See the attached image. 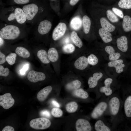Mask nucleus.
<instances>
[{
	"label": "nucleus",
	"mask_w": 131,
	"mask_h": 131,
	"mask_svg": "<svg viewBox=\"0 0 131 131\" xmlns=\"http://www.w3.org/2000/svg\"><path fill=\"white\" fill-rule=\"evenodd\" d=\"M100 25L102 28L110 32L114 31L115 26L110 23L105 17H101L100 19Z\"/></svg>",
	"instance_id": "4be33fe9"
},
{
	"label": "nucleus",
	"mask_w": 131,
	"mask_h": 131,
	"mask_svg": "<svg viewBox=\"0 0 131 131\" xmlns=\"http://www.w3.org/2000/svg\"><path fill=\"white\" fill-rule=\"evenodd\" d=\"M15 52L19 56L24 58H28L30 56L29 51L25 48L22 46L17 47Z\"/></svg>",
	"instance_id": "cd10ccee"
},
{
	"label": "nucleus",
	"mask_w": 131,
	"mask_h": 131,
	"mask_svg": "<svg viewBox=\"0 0 131 131\" xmlns=\"http://www.w3.org/2000/svg\"><path fill=\"white\" fill-rule=\"evenodd\" d=\"M16 4L19 5L25 4L28 3L30 0H13Z\"/></svg>",
	"instance_id": "37998d69"
},
{
	"label": "nucleus",
	"mask_w": 131,
	"mask_h": 131,
	"mask_svg": "<svg viewBox=\"0 0 131 131\" xmlns=\"http://www.w3.org/2000/svg\"><path fill=\"white\" fill-rule=\"evenodd\" d=\"M89 64L92 66L96 65L98 62L97 57L95 55L91 54L87 57Z\"/></svg>",
	"instance_id": "c9c22d12"
},
{
	"label": "nucleus",
	"mask_w": 131,
	"mask_h": 131,
	"mask_svg": "<svg viewBox=\"0 0 131 131\" xmlns=\"http://www.w3.org/2000/svg\"><path fill=\"white\" fill-rule=\"evenodd\" d=\"M15 100L11 94L7 93L0 96V105L5 109H8L14 105Z\"/></svg>",
	"instance_id": "9d476101"
},
{
	"label": "nucleus",
	"mask_w": 131,
	"mask_h": 131,
	"mask_svg": "<svg viewBox=\"0 0 131 131\" xmlns=\"http://www.w3.org/2000/svg\"><path fill=\"white\" fill-rule=\"evenodd\" d=\"M106 13L107 18L111 22L116 23L119 21L118 18L112 10L108 9L107 10Z\"/></svg>",
	"instance_id": "473e14b6"
},
{
	"label": "nucleus",
	"mask_w": 131,
	"mask_h": 131,
	"mask_svg": "<svg viewBox=\"0 0 131 131\" xmlns=\"http://www.w3.org/2000/svg\"><path fill=\"white\" fill-rule=\"evenodd\" d=\"M123 60L122 59L111 61L108 63V66L109 67H114L116 72L120 74L123 72L124 70L123 68L125 66L124 64H123Z\"/></svg>",
	"instance_id": "dca6fc26"
},
{
	"label": "nucleus",
	"mask_w": 131,
	"mask_h": 131,
	"mask_svg": "<svg viewBox=\"0 0 131 131\" xmlns=\"http://www.w3.org/2000/svg\"><path fill=\"white\" fill-rule=\"evenodd\" d=\"M113 82L112 78L108 77L104 81L103 85L100 86L98 89V96L102 98H107L115 92V90L111 87V85Z\"/></svg>",
	"instance_id": "0eeeda50"
},
{
	"label": "nucleus",
	"mask_w": 131,
	"mask_h": 131,
	"mask_svg": "<svg viewBox=\"0 0 131 131\" xmlns=\"http://www.w3.org/2000/svg\"><path fill=\"white\" fill-rule=\"evenodd\" d=\"M51 124L50 120L46 118L40 117L31 120L29 123L30 126L37 130H43L49 128Z\"/></svg>",
	"instance_id": "6e6552de"
},
{
	"label": "nucleus",
	"mask_w": 131,
	"mask_h": 131,
	"mask_svg": "<svg viewBox=\"0 0 131 131\" xmlns=\"http://www.w3.org/2000/svg\"><path fill=\"white\" fill-rule=\"evenodd\" d=\"M108 108L107 114L111 116L113 127L124 119V116L122 112L123 102L118 93L115 92L108 97Z\"/></svg>",
	"instance_id": "f257e3e1"
},
{
	"label": "nucleus",
	"mask_w": 131,
	"mask_h": 131,
	"mask_svg": "<svg viewBox=\"0 0 131 131\" xmlns=\"http://www.w3.org/2000/svg\"><path fill=\"white\" fill-rule=\"evenodd\" d=\"M37 56L41 62L44 64H48L50 62L46 51L41 49L39 50L37 53Z\"/></svg>",
	"instance_id": "a878e982"
},
{
	"label": "nucleus",
	"mask_w": 131,
	"mask_h": 131,
	"mask_svg": "<svg viewBox=\"0 0 131 131\" xmlns=\"http://www.w3.org/2000/svg\"><path fill=\"white\" fill-rule=\"evenodd\" d=\"M51 103L53 106L57 107H60L59 104L57 101L54 100L52 101Z\"/></svg>",
	"instance_id": "49530a36"
},
{
	"label": "nucleus",
	"mask_w": 131,
	"mask_h": 131,
	"mask_svg": "<svg viewBox=\"0 0 131 131\" xmlns=\"http://www.w3.org/2000/svg\"><path fill=\"white\" fill-rule=\"evenodd\" d=\"M29 67V65L26 64L25 65L23 68L20 70V74L22 75H24L26 71L28 70Z\"/></svg>",
	"instance_id": "79ce46f5"
},
{
	"label": "nucleus",
	"mask_w": 131,
	"mask_h": 131,
	"mask_svg": "<svg viewBox=\"0 0 131 131\" xmlns=\"http://www.w3.org/2000/svg\"><path fill=\"white\" fill-rule=\"evenodd\" d=\"M105 50L109 55V59L111 61L118 59L121 57L120 54L118 52H115V49L111 46H107L106 47Z\"/></svg>",
	"instance_id": "aec40b11"
},
{
	"label": "nucleus",
	"mask_w": 131,
	"mask_h": 131,
	"mask_svg": "<svg viewBox=\"0 0 131 131\" xmlns=\"http://www.w3.org/2000/svg\"><path fill=\"white\" fill-rule=\"evenodd\" d=\"M0 18L7 24L26 26L27 18L22 8L10 7L1 10Z\"/></svg>",
	"instance_id": "f03ea898"
},
{
	"label": "nucleus",
	"mask_w": 131,
	"mask_h": 131,
	"mask_svg": "<svg viewBox=\"0 0 131 131\" xmlns=\"http://www.w3.org/2000/svg\"><path fill=\"white\" fill-rule=\"evenodd\" d=\"M79 0H70L69 3L70 5L73 6L76 5Z\"/></svg>",
	"instance_id": "de8ad7c7"
},
{
	"label": "nucleus",
	"mask_w": 131,
	"mask_h": 131,
	"mask_svg": "<svg viewBox=\"0 0 131 131\" xmlns=\"http://www.w3.org/2000/svg\"><path fill=\"white\" fill-rule=\"evenodd\" d=\"M37 24L35 31L38 34L41 35L48 33L50 30L52 26L51 23L47 20L41 21Z\"/></svg>",
	"instance_id": "1a4fd4ad"
},
{
	"label": "nucleus",
	"mask_w": 131,
	"mask_h": 131,
	"mask_svg": "<svg viewBox=\"0 0 131 131\" xmlns=\"http://www.w3.org/2000/svg\"><path fill=\"white\" fill-rule=\"evenodd\" d=\"M48 56L50 61L55 62L57 61L58 58V54L57 49L53 47L49 48L48 51Z\"/></svg>",
	"instance_id": "b1692460"
},
{
	"label": "nucleus",
	"mask_w": 131,
	"mask_h": 131,
	"mask_svg": "<svg viewBox=\"0 0 131 131\" xmlns=\"http://www.w3.org/2000/svg\"><path fill=\"white\" fill-rule=\"evenodd\" d=\"M27 18V23L34 25L40 21L43 12L42 8L36 3L25 5L22 8Z\"/></svg>",
	"instance_id": "20e7f679"
},
{
	"label": "nucleus",
	"mask_w": 131,
	"mask_h": 131,
	"mask_svg": "<svg viewBox=\"0 0 131 131\" xmlns=\"http://www.w3.org/2000/svg\"><path fill=\"white\" fill-rule=\"evenodd\" d=\"M52 88L50 86H48L40 90L38 93L37 97L40 101H44L52 90Z\"/></svg>",
	"instance_id": "6ab92c4d"
},
{
	"label": "nucleus",
	"mask_w": 131,
	"mask_h": 131,
	"mask_svg": "<svg viewBox=\"0 0 131 131\" xmlns=\"http://www.w3.org/2000/svg\"><path fill=\"white\" fill-rule=\"evenodd\" d=\"M9 73V70L7 68H4L3 66H0V75L5 77L8 76Z\"/></svg>",
	"instance_id": "58836bf2"
},
{
	"label": "nucleus",
	"mask_w": 131,
	"mask_h": 131,
	"mask_svg": "<svg viewBox=\"0 0 131 131\" xmlns=\"http://www.w3.org/2000/svg\"><path fill=\"white\" fill-rule=\"evenodd\" d=\"M118 4L121 8L127 10L131 9V0H120Z\"/></svg>",
	"instance_id": "72a5a7b5"
},
{
	"label": "nucleus",
	"mask_w": 131,
	"mask_h": 131,
	"mask_svg": "<svg viewBox=\"0 0 131 131\" xmlns=\"http://www.w3.org/2000/svg\"><path fill=\"white\" fill-rule=\"evenodd\" d=\"M112 10L116 15L121 18H123L124 15L123 11L121 10L116 8L113 7L112 8Z\"/></svg>",
	"instance_id": "ea45409f"
},
{
	"label": "nucleus",
	"mask_w": 131,
	"mask_h": 131,
	"mask_svg": "<svg viewBox=\"0 0 131 131\" xmlns=\"http://www.w3.org/2000/svg\"></svg>",
	"instance_id": "3c124183"
},
{
	"label": "nucleus",
	"mask_w": 131,
	"mask_h": 131,
	"mask_svg": "<svg viewBox=\"0 0 131 131\" xmlns=\"http://www.w3.org/2000/svg\"><path fill=\"white\" fill-rule=\"evenodd\" d=\"M82 23L84 33L87 34L90 31L91 25V21L89 17L87 15L84 16L82 18Z\"/></svg>",
	"instance_id": "bb28decb"
},
{
	"label": "nucleus",
	"mask_w": 131,
	"mask_h": 131,
	"mask_svg": "<svg viewBox=\"0 0 131 131\" xmlns=\"http://www.w3.org/2000/svg\"><path fill=\"white\" fill-rule=\"evenodd\" d=\"M16 57V54L11 53L6 57V61L9 65H12L15 63Z\"/></svg>",
	"instance_id": "f704fd0d"
},
{
	"label": "nucleus",
	"mask_w": 131,
	"mask_h": 131,
	"mask_svg": "<svg viewBox=\"0 0 131 131\" xmlns=\"http://www.w3.org/2000/svg\"><path fill=\"white\" fill-rule=\"evenodd\" d=\"M94 128L96 131H110L112 130V128L106 124L101 119L96 122L94 125Z\"/></svg>",
	"instance_id": "5701e85b"
},
{
	"label": "nucleus",
	"mask_w": 131,
	"mask_h": 131,
	"mask_svg": "<svg viewBox=\"0 0 131 131\" xmlns=\"http://www.w3.org/2000/svg\"><path fill=\"white\" fill-rule=\"evenodd\" d=\"M51 113L52 115L55 117H59L62 116L63 112L60 109L57 108H53L51 110Z\"/></svg>",
	"instance_id": "4c0bfd02"
},
{
	"label": "nucleus",
	"mask_w": 131,
	"mask_h": 131,
	"mask_svg": "<svg viewBox=\"0 0 131 131\" xmlns=\"http://www.w3.org/2000/svg\"><path fill=\"white\" fill-rule=\"evenodd\" d=\"M6 58L4 54L1 52H0V64H2L6 61Z\"/></svg>",
	"instance_id": "c03bdc74"
},
{
	"label": "nucleus",
	"mask_w": 131,
	"mask_h": 131,
	"mask_svg": "<svg viewBox=\"0 0 131 131\" xmlns=\"http://www.w3.org/2000/svg\"><path fill=\"white\" fill-rule=\"evenodd\" d=\"M46 76L43 73L37 72L34 70L30 71L27 75V78L30 82H36L39 81L44 80Z\"/></svg>",
	"instance_id": "ddd939ff"
},
{
	"label": "nucleus",
	"mask_w": 131,
	"mask_h": 131,
	"mask_svg": "<svg viewBox=\"0 0 131 131\" xmlns=\"http://www.w3.org/2000/svg\"><path fill=\"white\" fill-rule=\"evenodd\" d=\"M3 39L0 36V46L1 47L4 44V41Z\"/></svg>",
	"instance_id": "09e8293b"
},
{
	"label": "nucleus",
	"mask_w": 131,
	"mask_h": 131,
	"mask_svg": "<svg viewBox=\"0 0 131 131\" xmlns=\"http://www.w3.org/2000/svg\"><path fill=\"white\" fill-rule=\"evenodd\" d=\"M71 38L72 41L76 46L80 48L82 47L83 45L82 42L76 32L73 31L72 32Z\"/></svg>",
	"instance_id": "c756f323"
},
{
	"label": "nucleus",
	"mask_w": 131,
	"mask_h": 131,
	"mask_svg": "<svg viewBox=\"0 0 131 131\" xmlns=\"http://www.w3.org/2000/svg\"><path fill=\"white\" fill-rule=\"evenodd\" d=\"M72 94L74 96L83 99H86L89 96L88 92L82 88L74 90Z\"/></svg>",
	"instance_id": "c85d7f7f"
},
{
	"label": "nucleus",
	"mask_w": 131,
	"mask_h": 131,
	"mask_svg": "<svg viewBox=\"0 0 131 131\" xmlns=\"http://www.w3.org/2000/svg\"><path fill=\"white\" fill-rule=\"evenodd\" d=\"M27 31L26 26L7 24L0 28V36L5 40H14Z\"/></svg>",
	"instance_id": "7ed1b4c3"
},
{
	"label": "nucleus",
	"mask_w": 131,
	"mask_h": 131,
	"mask_svg": "<svg viewBox=\"0 0 131 131\" xmlns=\"http://www.w3.org/2000/svg\"><path fill=\"white\" fill-rule=\"evenodd\" d=\"M98 33L102 40L105 43H107L112 41V35L110 32L101 28L99 29Z\"/></svg>",
	"instance_id": "412c9836"
},
{
	"label": "nucleus",
	"mask_w": 131,
	"mask_h": 131,
	"mask_svg": "<svg viewBox=\"0 0 131 131\" xmlns=\"http://www.w3.org/2000/svg\"><path fill=\"white\" fill-rule=\"evenodd\" d=\"M67 26L64 23H59L54 29L52 35L53 40L57 41L62 37L66 31Z\"/></svg>",
	"instance_id": "9b49d317"
},
{
	"label": "nucleus",
	"mask_w": 131,
	"mask_h": 131,
	"mask_svg": "<svg viewBox=\"0 0 131 131\" xmlns=\"http://www.w3.org/2000/svg\"><path fill=\"white\" fill-rule=\"evenodd\" d=\"M81 85V82L77 80L67 83L66 86V87L68 90H75L79 88Z\"/></svg>",
	"instance_id": "7c9ffc66"
},
{
	"label": "nucleus",
	"mask_w": 131,
	"mask_h": 131,
	"mask_svg": "<svg viewBox=\"0 0 131 131\" xmlns=\"http://www.w3.org/2000/svg\"><path fill=\"white\" fill-rule=\"evenodd\" d=\"M116 43L118 49L123 52H126L128 48V41L127 37L123 35L117 38Z\"/></svg>",
	"instance_id": "4468645a"
},
{
	"label": "nucleus",
	"mask_w": 131,
	"mask_h": 131,
	"mask_svg": "<svg viewBox=\"0 0 131 131\" xmlns=\"http://www.w3.org/2000/svg\"><path fill=\"white\" fill-rule=\"evenodd\" d=\"M108 98H102L94 107L91 114L93 119H96L100 118L104 114H106L108 108Z\"/></svg>",
	"instance_id": "39448f33"
},
{
	"label": "nucleus",
	"mask_w": 131,
	"mask_h": 131,
	"mask_svg": "<svg viewBox=\"0 0 131 131\" xmlns=\"http://www.w3.org/2000/svg\"><path fill=\"white\" fill-rule=\"evenodd\" d=\"M103 74L101 72H95L92 76L90 77L88 80L89 87L93 89L95 87L98 85L99 81L102 77Z\"/></svg>",
	"instance_id": "2eb2a0df"
},
{
	"label": "nucleus",
	"mask_w": 131,
	"mask_h": 131,
	"mask_svg": "<svg viewBox=\"0 0 131 131\" xmlns=\"http://www.w3.org/2000/svg\"><path fill=\"white\" fill-rule=\"evenodd\" d=\"M69 39L68 37H67L64 40V43H68L69 41Z\"/></svg>",
	"instance_id": "8fccbe9b"
},
{
	"label": "nucleus",
	"mask_w": 131,
	"mask_h": 131,
	"mask_svg": "<svg viewBox=\"0 0 131 131\" xmlns=\"http://www.w3.org/2000/svg\"><path fill=\"white\" fill-rule=\"evenodd\" d=\"M89 64L87 58L82 56L77 58L74 63V66L76 69L83 70L85 69Z\"/></svg>",
	"instance_id": "f3484780"
},
{
	"label": "nucleus",
	"mask_w": 131,
	"mask_h": 131,
	"mask_svg": "<svg viewBox=\"0 0 131 131\" xmlns=\"http://www.w3.org/2000/svg\"><path fill=\"white\" fill-rule=\"evenodd\" d=\"M78 105L77 103L74 101H72L67 103L66 106V111L69 113L75 112L77 110Z\"/></svg>",
	"instance_id": "2f4dec72"
},
{
	"label": "nucleus",
	"mask_w": 131,
	"mask_h": 131,
	"mask_svg": "<svg viewBox=\"0 0 131 131\" xmlns=\"http://www.w3.org/2000/svg\"><path fill=\"white\" fill-rule=\"evenodd\" d=\"M82 22L81 18L79 16H76L74 17L71 20L70 25L73 29L77 30L81 27Z\"/></svg>",
	"instance_id": "393cba45"
},
{
	"label": "nucleus",
	"mask_w": 131,
	"mask_h": 131,
	"mask_svg": "<svg viewBox=\"0 0 131 131\" xmlns=\"http://www.w3.org/2000/svg\"><path fill=\"white\" fill-rule=\"evenodd\" d=\"M63 51L66 53H71L74 52L75 48L72 44H68L63 46L62 48Z\"/></svg>",
	"instance_id": "e433bc0d"
},
{
	"label": "nucleus",
	"mask_w": 131,
	"mask_h": 131,
	"mask_svg": "<svg viewBox=\"0 0 131 131\" xmlns=\"http://www.w3.org/2000/svg\"><path fill=\"white\" fill-rule=\"evenodd\" d=\"M122 26L123 31L125 33L131 32V15L127 14L123 18Z\"/></svg>",
	"instance_id": "a211bd4d"
},
{
	"label": "nucleus",
	"mask_w": 131,
	"mask_h": 131,
	"mask_svg": "<svg viewBox=\"0 0 131 131\" xmlns=\"http://www.w3.org/2000/svg\"><path fill=\"white\" fill-rule=\"evenodd\" d=\"M41 116L49 118L51 117V115L49 112L47 110H44L41 111L40 113Z\"/></svg>",
	"instance_id": "a19ab883"
},
{
	"label": "nucleus",
	"mask_w": 131,
	"mask_h": 131,
	"mask_svg": "<svg viewBox=\"0 0 131 131\" xmlns=\"http://www.w3.org/2000/svg\"><path fill=\"white\" fill-rule=\"evenodd\" d=\"M14 128L10 126H7L5 127L2 130V131H14Z\"/></svg>",
	"instance_id": "a18cd8bd"
},
{
	"label": "nucleus",
	"mask_w": 131,
	"mask_h": 131,
	"mask_svg": "<svg viewBox=\"0 0 131 131\" xmlns=\"http://www.w3.org/2000/svg\"><path fill=\"white\" fill-rule=\"evenodd\" d=\"M75 127L77 131H90L92 130L91 126L89 121L83 119H79L77 120Z\"/></svg>",
	"instance_id": "f8f14e48"
},
{
	"label": "nucleus",
	"mask_w": 131,
	"mask_h": 131,
	"mask_svg": "<svg viewBox=\"0 0 131 131\" xmlns=\"http://www.w3.org/2000/svg\"><path fill=\"white\" fill-rule=\"evenodd\" d=\"M123 114L127 120L131 119V90L122 91Z\"/></svg>",
	"instance_id": "423d86ee"
}]
</instances>
